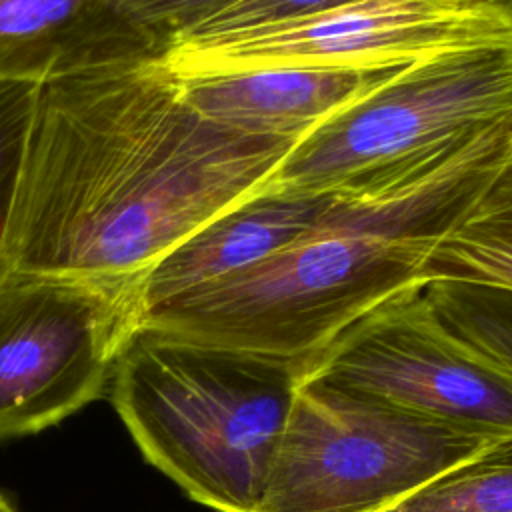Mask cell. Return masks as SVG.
<instances>
[{
    "mask_svg": "<svg viewBox=\"0 0 512 512\" xmlns=\"http://www.w3.org/2000/svg\"><path fill=\"white\" fill-rule=\"evenodd\" d=\"M294 144L202 116L154 64L42 84L2 266L138 284L200 226L258 190Z\"/></svg>",
    "mask_w": 512,
    "mask_h": 512,
    "instance_id": "obj_1",
    "label": "cell"
},
{
    "mask_svg": "<svg viewBox=\"0 0 512 512\" xmlns=\"http://www.w3.org/2000/svg\"><path fill=\"white\" fill-rule=\"evenodd\" d=\"M512 156V122L436 168L370 196H340L290 246L138 314V326L298 366L380 304L426 286V262Z\"/></svg>",
    "mask_w": 512,
    "mask_h": 512,
    "instance_id": "obj_2",
    "label": "cell"
},
{
    "mask_svg": "<svg viewBox=\"0 0 512 512\" xmlns=\"http://www.w3.org/2000/svg\"><path fill=\"white\" fill-rule=\"evenodd\" d=\"M304 372L288 362L136 326L112 404L152 466L216 512H258Z\"/></svg>",
    "mask_w": 512,
    "mask_h": 512,
    "instance_id": "obj_3",
    "label": "cell"
},
{
    "mask_svg": "<svg viewBox=\"0 0 512 512\" xmlns=\"http://www.w3.org/2000/svg\"><path fill=\"white\" fill-rule=\"evenodd\" d=\"M512 122V40L442 50L400 68L298 140L268 184L370 196Z\"/></svg>",
    "mask_w": 512,
    "mask_h": 512,
    "instance_id": "obj_4",
    "label": "cell"
},
{
    "mask_svg": "<svg viewBox=\"0 0 512 512\" xmlns=\"http://www.w3.org/2000/svg\"><path fill=\"white\" fill-rule=\"evenodd\" d=\"M496 444L502 442L306 376L258 512H384Z\"/></svg>",
    "mask_w": 512,
    "mask_h": 512,
    "instance_id": "obj_5",
    "label": "cell"
},
{
    "mask_svg": "<svg viewBox=\"0 0 512 512\" xmlns=\"http://www.w3.org/2000/svg\"><path fill=\"white\" fill-rule=\"evenodd\" d=\"M136 284L0 270V438L40 432L110 386Z\"/></svg>",
    "mask_w": 512,
    "mask_h": 512,
    "instance_id": "obj_6",
    "label": "cell"
},
{
    "mask_svg": "<svg viewBox=\"0 0 512 512\" xmlns=\"http://www.w3.org/2000/svg\"><path fill=\"white\" fill-rule=\"evenodd\" d=\"M306 376L492 440H512V374L456 336L424 288L356 320Z\"/></svg>",
    "mask_w": 512,
    "mask_h": 512,
    "instance_id": "obj_7",
    "label": "cell"
},
{
    "mask_svg": "<svg viewBox=\"0 0 512 512\" xmlns=\"http://www.w3.org/2000/svg\"><path fill=\"white\" fill-rule=\"evenodd\" d=\"M512 40V0H358L320 16L204 46L170 48V78L280 64L386 66Z\"/></svg>",
    "mask_w": 512,
    "mask_h": 512,
    "instance_id": "obj_8",
    "label": "cell"
},
{
    "mask_svg": "<svg viewBox=\"0 0 512 512\" xmlns=\"http://www.w3.org/2000/svg\"><path fill=\"white\" fill-rule=\"evenodd\" d=\"M160 56L118 0H0V82L42 86Z\"/></svg>",
    "mask_w": 512,
    "mask_h": 512,
    "instance_id": "obj_9",
    "label": "cell"
},
{
    "mask_svg": "<svg viewBox=\"0 0 512 512\" xmlns=\"http://www.w3.org/2000/svg\"><path fill=\"white\" fill-rule=\"evenodd\" d=\"M404 66L280 64L168 78L196 112L214 122L298 142Z\"/></svg>",
    "mask_w": 512,
    "mask_h": 512,
    "instance_id": "obj_10",
    "label": "cell"
},
{
    "mask_svg": "<svg viewBox=\"0 0 512 512\" xmlns=\"http://www.w3.org/2000/svg\"><path fill=\"white\" fill-rule=\"evenodd\" d=\"M336 198L334 192L264 182L200 226L138 280V314L216 284L290 246L322 222Z\"/></svg>",
    "mask_w": 512,
    "mask_h": 512,
    "instance_id": "obj_11",
    "label": "cell"
},
{
    "mask_svg": "<svg viewBox=\"0 0 512 512\" xmlns=\"http://www.w3.org/2000/svg\"><path fill=\"white\" fill-rule=\"evenodd\" d=\"M460 280L512 290V156L426 262V284Z\"/></svg>",
    "mask_w": 512,
    "mask_h": 512,
    "instance_id": "obj_12",
    "label": "cell"
},
{
    "mask_svg": "<svg viewBox=\"0 0 512 512\" xmlns=\"http://www.w3.org/2000/svg\"><path fill=\"white\" fill-rule=\"evenodd\" d=\"M424 294L456 336L512 374V290L434 280L424 286Z\"/></svg>",
    "mask_w": 512,
    "mask_h": 512,
    "instance_id": "obj_13",
    "label": "cell"
},
{
    "mask_svg": "<svg viewBox=\"0 0 512 512\" xmlns=\"http://www.w3.org/2000/svg\"><path fill=\"white\" fill-rule=\"evenodd\" d=\"M384 512H512V440L444 472Z\"/></svg>",
    "mask_w": 512,
    "mask_h": 512,
    "instance_id": "obj_14",
    "label": "cell"
},
{
    "mask_svg": "<svg viewBox=\"0 0 512 512\" xmlns=\"http://www.w3.org/2000/svg\"><path fill=\"white\" fill-rule=\"evenodd\" d=\"M352 2L358 0H234L176 40L170 48L204 46L260 30L296 24Z\"/></svg>",
    "mask_w": 512,
    "mask_h": 512,
    "instance_id": "obj_15",
    "label": "cell"
},
{
    "mask_svg": "<svg viewBox=\"0 0 512 512\" xmlns=\"http://www.w3.org/2000/svg\"><path fill=\"white\" fill-rule=\"evenodd\" d=\"M36 96L38 84L0 82V252Z\"/></svg>",
    "mask_w": 512,
    "mask_h": 512,
    "instance_id": "obj_16",
    "label": "cell"
},
{
    "mask_svg": "<svg viewBox=\"0 0 512 512\" xmlns=\"http://www.w3.org/2000/svg\"><path fill=\"white\" fill-rule=\"evenodd\" d=\"M158 42L162 54L234 0H118Z\"/></svg>",
    "mask_w": 512,
    "mask_h": 512,
    "instance_id": "obj_17",
    "label": "cell"
},
{
    "mask_svg": "<svg viewBox=\"0 0 512 512\" xmlns=\"http://www.w3.org/2000/svg\"><path fill=\"white\" fill-rule=\"evenodd\" d=\"M0 512H18L16 508H14V504L0 492Z\"/></svg>",
    "mask_w": 512,
    "mask_h": 512,
    "instance_id": "obj_18",
    "label": "cell"
}]
</instances>
